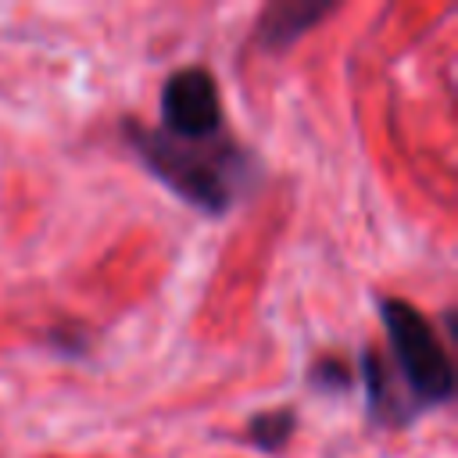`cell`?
I'll return each instance as SVG.
<instances>
[{
	"label": "cell",
	"mask_w": 458,
	"mask_h": 458,
	"mask_svg": "<svg viewBox=\"0 0 458 458\" xmlns=\"http://www.w3.org/2000/svg\"><path fill=\"white\" fill-rule=\"evenodd\" d=\"M161 132L175 140H218L225 136L218 82L208 68L186 64L161 86Z\"/></svg>",
	"instance_id": "3957f363"
},
{
	"label": "cell",
	"mask_w": 458,
	"mask_h": 458,
	"mask_svg": "<svg viewBox=\"0 0 458 458\" xmlns=\"http://www.w3.org/2000/svg\"><path fill=\"white\" fill-rule=\"evenodd\" d=\"M383 333H386V365L401 379L404 394L419 411L440 408L454 397V361L437 336L433 322L401 297H379L376 301Z\"/></svg>",
	"instance_id": "7a4b0ae2"
},
{
	"label": "cell",
	"mask_w": 458,
	"mask_h": 458,
	"mask_svg": "<svg viewBox=\"0 0 458 458\" xmlns=\"http://www.w3.org/2000/svg\"><path fill=\"white\" fill-rule=\"evenodd\" d=\"M293 426H297L293 408H268V411H261V415L250 419V440H254L261 451L276 454V451L290 440Z\"/></svg>",
	"instance_id": "8992f818"
},
{
	"label": "cell",
	"mask_w": 458,
	"mask_h": 458,
	"mask_svg": "<svg viewBox=\"0 0 458 458\" xmlns=\"http://www.w3.org/2000/svg\"><path fill=\"white\" fill-rule=\"evenodd\" d=\"M361 379H365V401H369V419L383 429H401L408 422H415L422 411L411 404V397L404 394L401 379L394 376V369L386 365L383 351L369 347L361 351Z\"/></svg>",
	"instance_id": "277c9868"
},
{
	"label": "cell",
	"mask_w": 458,
	"mask_h": 458,
	"mask_svg": "<svg viewBox=\"0 0 458 458\" xmlns=\"http://www.w3.org/2000/svg\"><path fill=\"white\" fill-rule=\"evenodd\" d=\"M333 4H315V0H276L261 11L254 36L268 54H279L293 47L308 29H315L326 14H333Z\"/></svg>",
	"instance_id": "5b68a950"
},
{
	"label": "cell",
	"mask_w": 458,
	"mask_h": 458,
	"mask_svg": "<svg viewBox=\"0 0 458 458\" xmlns=\"http://www.w3.org/2000/svg\"><path fill=\"white\" fill-rule=\"evenodd\" d=\"M308 383H311L315 390L340 394V390H347V386H351V369H347L340 358H318V361L311 365Z\"/></svg>",
	"instance_id": "52a82bcc"
},
{
	"label": "cell",
	"mask_w": 458,
	"mask_h": 458,
	"mask_svg": "<svg viewBox=\"0 0 458 458\" xmlns=\"http://www.w3.org/2000/svg\"><path fill=\"white\" fill-rule=\"evenodd\" d=\"M125 140L154 179L204 215H225L240 186L254 175V157L240 150L229 132L218 140H175L161 129L125 122Z\"/></svg>",
	"instance_id": "6da1fadb"
}]
</instances>
